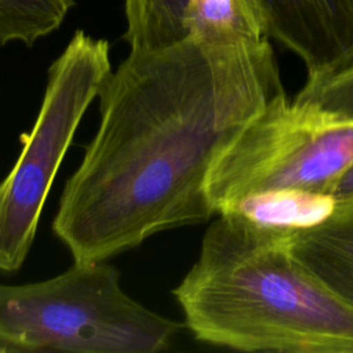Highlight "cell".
<instances>
[{
  "label": "cell",
  "instance_id": "obj_1",
  "mask_svg": "<svg viewBox=\"0 0 353 353\" xmlns=\"http://www.w3.org/2000/svg\"><path fill=\"white\" fill-rule=\"evenodd\" d=\"M99 125L69 176L52 221L73 261H106L214 212L210 165L226 138L211 69L188 36L130 51L99 97Z\"/></svg>",
  "mask_w": 353,
  "mask_h": 353
},
{
  "label": "cell",
  "instance_id": "obj_2",
  "mask_svg": "<svg viewBox=\"0 0 353 353\" xmlns=\"http://www.w3.org/2000/svg\"><path fill=\"white\" fill-rule=\"evenodd\" d=\"M291 233L219 215L172 291L185 327L240 352L353 353V307L291 250Z\"/></svg>",
  "mask_w": 353,
  "mask_h": 353
},
{
  "label": "cell",
  "instance_id": "obj_3",
  "mask_svg": "<svg viewBox=\"0 0 353 353\" xmlns=\"http://www.w3.org/2000/svg\"><path fill=\"white\" fill-rule=\"evenodd\" d=\"M182 327L132 299L105 261H73L44 281L0 284V353H157Z\"/></svg>",
  "mask_w": 353,
  "mask_h": 353
},
{
  "label": "cell",
  "instance_id": "obj_4",
  "mask_svg": "<svg viewBox=\"0 0 353 353\" xmlns=\"http://www.w3.org/2000/svg\"><path fill=\"white\" fill-rule=\"evenodd\" d=\"M352 167L353 119L284 92L226 138L210 165L205 196L219 215L266 190L334 193Z\"/></svg>",
  "mask_w": 353,
  "mask_h": 353
},
{
  "label": "cell",
  "instance_id": "obj_5",
  "mask_svg": "<svg viewBox=\"0 0 353 353\" xmlns=\"http://www.w3.org/2000/svg\"><path fill=\"white\" fill-rule=\"evenodd\" d=\"M112 72L108 40L83 30H76L51 63L34 124L0 182V272H15L23 265L57 171Z\"/></svg>",
  "mask_w": 353,
  "mask_h": 353
},
{
  "label": "cell",
  "instance_id": "obj_6",
  "mask_svg": "<svg viewBox=\"0 0 353 353\" xmlns=\"http://www.w3.org/2000/svg\"><path fill=\"white\" fill-rule=\"evenodd\" d=\"M266 36L303 62L307 80L353 66V0H259Z\"/></svg>",
  "mask_w": 353,
  "mask_h": 353
},
{
  "label": "cell",
  "instance_id": "obj_7",
  "mask_svg": "<svg viewBox=\"0 0 353 353\" xmlns=\"http://www.w3.org/2000/svg\"><path fill=\"white\" fill-rule=\"evenodd\" d=\"M291 250L353 307V207L338 205L323 223L292 232Z\"/></svg>",
  "mask_w": 353,
  "mask_h": 353
},
{
  "label": "cell",
  "instance_id": "obj_8",
  "mask_svg": "<svg viewBox=\"0 0 353 353\" xmlns=\"http://www.w3.org/2000/svg\"><path fill=\"white\" fill-rule=\"evenodd\" d=\"M336 207L332 193L277 189L247 196L219 215L232 214L258 226L295 232L323 223Z\"/></svg>",
  "mask_w": 353,
  "mask_h": 353
},
{
  "label": "cell",
  "instance_id": "obj_9",
  "mask_svg": "<svg viewBox=\"0 0 353 353\" xmlns=\"http://www.w3.org/2000/svg\"><path fill=\"white\" fill-rule=\"evenodd\" d=\"M186 25L189 36L205 44L232 46L268 39L259 0H190Z\"/></svg>",
  "mask_w": 353,
  "mask_h": 353
},
{
  "label": "cell",
  "instance_id": "obj_10",
  "mask_svg": "<svg viewBox=\"0 0 353 353\" xmlns=\"http://www.w3.org/2000/svg\"><path fill=\"white\" fill-rule=\"evenodd\" d=\"M190 0H124L131 51H156L189 36L186 17Z\"/></svg>",
  "mask_w": 353,
  "mask_h": 353
},
{
  "label": "cell",
  "instance_id": "obj_11",
  "mask_svg": "<svg viewBox=\"0 0 353 353\" xmlns=\"http://www.w3.org/2000/svg\"><path fill=\"white\" fill-rule=\"evenodd\" d=\"M73 6L74 0H0V46L32 47L57 30Z\"/></svg>",
  "mask_w": 353,
  "mask_h": 353
},
{
  "label": "cell",
  "instance_id": "obj_12",
  "mask_svg": "<svg viewBox=\"0 0 353 353\" xmlns=\"http://www.w3.org/2000/svg\"><path fill=\"white\" fill-rule=\"evenodd\" d=\"M295 99L353 119V66L317 80H306Z\"/></svg>",
  "mask_w": 353,
  "mask_h": 353
},
{
  "label": "cell",
  "instance_id": "obj_13",
  "mask_svg": "<svg viewBox=\"0 0 353 353\" xmlns=\"http://www.w3.org/2000/svg\"><path fill=\"white\" fill-rule=\"evenodd\" d=\"M332 194L338 205L353 207V167L342 176Z\"/></svg>",
  "mask_w": 353,
  "mask_h": 353
}]
</instances>
